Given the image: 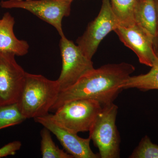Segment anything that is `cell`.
<instances>
[{
  "mask_svg": "<svg viewBox=\"0 0 158 158\" xmlns=\"http://www.w3.org/2000/svg\"><path fill=\"white\" fill-rule=\"evenodd\" d=\"M15 56L0 52V106L18 102L24 85L27 72Z\"/></svg>",
  "mask_w": 158,
  "mask_h": 158,
  "instance_id": "cell-8",
  "label": "cell"
},
{
  "mask_svg": "<svg viewBox=\"0 0 158 158\" xmlns=\"http://www.w3.org/2000/svg\"><path fill=\"white\" fill-rule=\"evenodd\" d=\"M154 2L155 5L156 13L157 28V36L158 37V0H154Z\"/></svg>",
  "mask_w": 158,
  "mask_h": 158,
  "instance_id": "cell-19",
  "label": "cell"
},
{
  "mask_svg": "<svg viewBox=\"0 0 158 158\" xmlns=\"http://www.w3.org/2000/svg\"><path fill=\"white\" fill-rule=\"evenodd\" d=\"M129 158H158V145L153 143L148 136H144Z\"/></svg>",
  "mask_w": 158,
  "mask_h": 158,
  "instance_id": "cell-17",
  "label": "cell"
},
{
  "mask_svg": "<svg viewBox=\"0 0 158 158\" xmlns=\"http://www.w3.org/2000/svg\"><path fill=\"white\" fill-rule=\"evenodd\" d=\"M35 122L43 126L55 135L65 151L75 158H100L90 147V138H84L62 127L53 118L52 114L34 118Z\"/></svg>",
  "mask_w": 158,
  "mask_h": 158,
  "instance_id": "cell-9",
  "label": "cell"
},
{
  "mask_svg": "<svg viewBox=\"0 0 158 158\" xmlns=\"http://www.w3.org/2000/svg\"><path fill=\"white\" fill-rule=\"evenodd\" d=\"M135 69L127 62L106 64L94 69L74 85L60 91L50 111L67 102L81 99L97 101L102 106L113 103L123 90L120 86Z\"/></svg>",
  "mask_w": 158,
  "mask_h": 158,
  "instance_id": "cell-1",
  "label": "cell"
},
{
  "mask_svg": "<svg viewBox=\"0 0 158 158\" xmlns=\"http://www.w3.org/2000/svg\"><path fill=\"white\" fill-rule=\"evenodd\" d=\"M0 21H1V19H0Z\"/></svg>",
  "mask_w": 158,
  "mask_h": 158,
  "instance_id": "cell-20",
  "label": "cell"
},
{
  "mask_svg": "<svg viewBox=\"0 0 158 158\" xmlns=\"http://www.w3.org/2000/svg\"><path fill=\"white\" fill-rule=\"evenodd\" d=\"M21 146V142L19 141H14L8 143L0 148V158L14 155Z\"/></svg>",
  "mask_w": 158,
  "mask_h": 158,
  "instance_id": "cell-18",
  "label": "cell"
},
{
  "mask_svg": "<svg viewBox=\"0 0 158 158\" xmlns=\"http://www.w3.org/2000/svg\"><path fill=\"white\" fill-rule=\"evenodd\" d=\"M137 0H110L111 9L120 26L131 27L135 24L134 11Z\"/></svg>",
  "mask_w": 158,
  "mask_h": 158,
  "instance_id": "cell-14",
  "label": "cell"
},
{
  "mask_svg": "<svg viewBox=\"0 0 158 158\" xmlns=\"http://www.w3.org/2000/svg\"><path fill=\"white\" fill-rule=\"evenodd\" d=\"M114 31L120 41L135 53L140 63L151 67L158 65V52L153 41L138 26H119Z\"/></svg>",
  "mask_w": 158,
  "mask_h": 158,
  "instance_id": "cell-10",
  "label": "cell"
},
{
  "mask_svg": "<svg viewBox=\"0 0 158 158\" xmlns=\"http://www.w3.org/2000/svg\"><path fill=\"white\" fill-rule=\"evenodd\" d=\"M14 17L9 12L3 15L0 21V52H9L15 56L28 53L29 45L25 40L18 39L15 35Z\"/></svg>",
  "mask_w": 158,
  "mask_h": 158,
  "instance_id": "cell-11",
  "label": "cell"
},
{
  "mask_svg": "<svg viewBox=\"0 0 158 158\" xmlns=\"http://www.w3.org/2000/svg\"><path fill=\"white\" fill-rule=\"evenodd\" d=\"M119 26L111 9L110 0H102L98 15L88 24L85 33L77 39V45L86 56L92 59L102 40Z\"/></svg>",
  "mask_w": 158,
  "mask_h": 158,
  "instance_id": "cell-7",
  "label": "cell"
},
{
  "mask_svg": "<svg viewBox=\"0 0 158 158\" xmlns=\"http://www.w3.org/2000/svg\"><path fill=\"white\" fill-rule=\"evenodd\" d=\"M59 46L62 68L57 80L62 91L74 85L94 67L92 59L86 56L77 45L65 36L61 37Z\"/></svg>",
  "mask_w": 158,
  "mask_h": 158,
  "instance_id": "cell-6",
  "label": "cell"
},
{
  "mask_svg": "<svg viewBox=\"0 0 158 158\" xmlns=\"http://www.w3.org/2000/svg\"><path fill=\"white\" fill-rule=\"evenodd\" d=\"M73 0H8L2 1L0 6L4 9H25L55 28L60 37L65 36L62 27L64 17L70 15Z\"/></svg>",
  "mask_w": 158,
  "mask_h": 158,
  "instance_id": "cell-5",
  "label": "cell"
},
{
  "mask_svg": "<svg viewBox=\"0 0 158 158\" xmlns=\"http://www.w3.org/2000/svg\"><path fill=\"white\" fill-rule=\"evenodd\" d=\"M26 119L17 102L0 106V130L19 124Z\"/></svg>",
  "mask_w": 158,
  "mask_h": 158,
  "instance_id": "cell-16",
  "label": "cell"
},
{
  "mask_svg": "<svg viewBox=\"0 0 158 158\" xmlns=\"http://www.w3.org/2000/svg\"><path fill=\"white\" fill-rule=\"evenodd\" d=\"M118 109L113 103L102 106L89 131V138L98 148L100 158H120L121 141L116 123Z\"/></svg>",
  "mask_w": 158,
  "mask_h": 158,
  "instance_id": "cell-3",
  "label": "cell"
},
{
  "mask_svg": "<svg viewBox=\"0 0 158 158\" xmlns=\"http://www.w3.org/2000/svg\"><path fill=\"white\" fill-rule=\"evenodd\" d=\"M60 91L57 80L52 81L41 75L27 73L17 103L27 119L45 116L49 114Z\"/></svg>",
  "mask_w": 158,
  "mask_h": 158,
  "instance_id": "cell-2",
  "label": "cell"
},
{
  "mask_svg": "<svg viewBox=\"0 0 158 158\" xmlns=\"http://www.w3.org/2000/svg\"><path fill=\"white\" fill-rule=\"evenodd\" d=\"M134 19L135 24L152 39L158 52L157 18L154 0H137Z\"/></svg>",
  "mask_w": 158,
  "mask_h": 158,
  "instance_id": "cell-12",
  "label": "cell"
},
{
  "mask_svg": "<svg viewBox=\"0 0 158 158\" xmlns=\"http://www.w3.org/2000/svg\"><path fill=\"white\" fill-rule=\"evenodd\" d=\"M40 151L43 158H73L64 150L60 149L52 139L51 132L45 127L40 131Z\"/></svg>",
  "mask_w": 158,
  "mask_h": 158,
  "instance_id": "cell-15",
  "label": "cell"
},
{
  "mask_svg": "<svg viewBox=\"0 0 158 158\" xmlns=\"http://www.w3.org/2000/svg\"><path fill=\"white\" fill-rule=\"evenodd\" d=\"M102 108V106L97 101L81 99L65 103L52 115L62 127L78 134L89 132Z\"/></svg>",
  "mask_w": 158,
  "mask_h": 158,
  "instance_id": "cell-4",
  "label": "cell"
},
{
  "mask_svg": "<svg viewBox=\"0 0 158 158\" xmlns=\"http://www.w3.org/2000/svg\"><path fill=\"white\" fill-rule=\"evenodd\" d=\"M144 74L130 76L120 86L123 90L137 88L142 91L158 90V65Z\"/></svg>",
  "mask_w": 158,
  "mask_h": 158,
  "instance_id": "cell-13",
  "label": "cell"
}]
</instances>
